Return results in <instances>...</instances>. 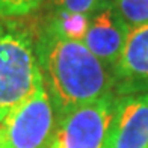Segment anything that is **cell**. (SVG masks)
I'll use <instances>...</instances> for the list:
<instances>
[{
    "label": "cell",
    "mask_w": 148,
    "mask_h": 148,
    "mask_svg": "<svg viewBox=\"0 0 148 148\" xmlns=\"http://www.w3.org/2000/svg\"><path fill=\"white\" fill-rule=\"evenodd\" d=\"M35 51L56 119L113 92V74L101 60L82 41L44 27L39 18Z\"/></svg>",
    "instance_id": "cell-1"
},
{
    "label": "cell",
    "mask_w": 148,
    "mask_h": 148,
    "mask_svg": "<svg viewBox=\"0 0 148 148\" xmlns=\"http://www.w3.org/2000/svg\"><path fill=\"white\" fill-rule=\"evenodd\" d=\"M38 17L0 18V123L42 82L35 38Z\"/></svg>",
    "instance_id": "cell-2"
},
{
    "label": "cell",
    "mask_w": 148,
    "mask_h": 148,
    "mask_svg": "<svg viewBox=\"0 0 148 148\" xmlns=\"http://www.w3.org/2000/svg\"><path fill=\"white\" fill-rule=\"evenodd\" d=\"M116 98L112 92L58 118L50 148H112Z\"/></svg>",
    "instance_id": "cell-3"
},
{
    "label": "cell",
    "mask_w": 148,
    "mask_h": 148,
    "mask_svg": "<svg viewBox=\"0 0 148 148\" xmlns=\"http://www.w3.org/2000/svg\"><path fill=\"white\" fill-rule=\"evenodd\" d=\"M56 113L41 82L0 123V148H50Z\"/></svg>",
    "instance_id": "cell-4"
},
{
    "label": "cell",
    "mask_w": 148,
    "mask_h": 148,
    "mask_svg": "<svg viewBox=\"0 0 148 148\" xmlns=\"http://www.w3.org/2000/svg\"><path fill=\"white\" fill-rule=\"evenodd\" d=\"M129 32L130 26L119 14L113 0H103L89 14L83 44L112 71L121 56Z\"/></svg>",
    "instance_id": "cell-5"
},
{
    "label": "cell",
    "mask_w": 148,
    "mask_h": 148,
    "mask_svg": "<svg viewBox=\"0 0 148 148\" xmlns=\"http://www.w3.org/2000/svg\"><path fill=\"white\" fill-rule=\"evenodd\" d=\"M112 74L116 95L148 94V23L130 27Z\"/></svg>",
    "instance_id": "cell-6"
},
{
    "label": "cell",
    "mask_w": 148,
    "mask_h": 148,
    "mask_svg": "<svg viewBox=\"0 0 148 148\" xmlns=\"http://www.w3.org/2000/svg\"><path fill=\"white\" fill-rule=\"evenodd\" d=\"M112 148H148V94L118 95Z\"/></svg>",
    "instance_id": "cell-7"
},
{
    "label": "cell",
    "mask_w": 148,
    "mask_h": 148,
    "mask_svg": "<svg viewBox=\"0 0 148 148\" xmlns=\"http://www.w3.org/2000/svg\"><path fill=\"white\" fill-rule=\"evenodd\" d=\"M39 11L41 14H38V18L44 27L53 30L64 38L83 42V38L88 30L89 15L66 11Z\"/></svg>",
    "instance_id": "cell-8"
},
{
    "label": "cell",
    "mask_w": 148,
    "mask_h": 148,
    "mask_svg": "<svg viewBox=\"0 0 148 148\" xmlns=\"http://www.w3.org/2000/svg\"><path fill=\"white\" fill-rule=\"evenodd\" d=\"M130 27L148 23V0H113Z\"/></svg>",
    "instance_id": "cell-9"
},
{
    "label": "cell",
    "mask_w": 148,
    "mask_h": 148,
    "mask_svg": "<svg viewBox=\"0 0 148 148\" xmlns=\"http://www.w3.org/2000/svg\"><path fill=\"white\" fill-rule=\"evenodd\" d=\"M44 0H0V18L33 15L42 8Z\"/></svg>",
    "instance_id": "cell-10"
},
{
    "label": "cell",
    "mask_w": 148,
    "mask_h": 148,
    "mask_svg": "<svg viewBox=\"0 0 148 148\" xmlns=\"http://www.w3.org/2000/svg\"><path fill=\"white\" fill-rule=\"evenodd\" d=\"M103 0H44L42 11H66L89 15L95 11Z\"/></svg>",
    "instance_id": "cell-11"
}]
</instances>
